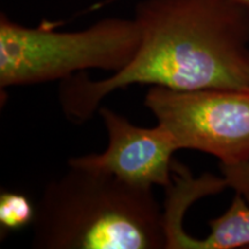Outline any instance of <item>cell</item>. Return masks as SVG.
Listing matches in <instances>:
<instances>
[{
    "label": "cell",
    "mask_w": 249,
    "mask_h": 249,
    "mask_svg": "<svg viewBox=\"0 0 249 249\" xmlns=\"http://www.w3.org/2000/svg\"><path fill=\"white\" fill-rule=\"evenodd\" d=\"M134 18L141 42L132 61L107 79L62 80L59 102L83 123L118 89L149 85L178 91L249 88V14L234 0H142Z\"/></svg>",
    "instance_id": "obj_1"
},
{
    "label": "cell",
    "mask_w": 249,
    "mask_h": 249,
    "mask_svg": "<svg viewBox=\"0 0 249 249\" xmlns=\"http://www.w3.org/2000/svg\"><path fill=\"white\" fill-rule=\"evenodd\" d=\"M68 167L45 186L37 202L34 248H167L166 217L152 189L111 174Z\"/></svg>",
    "instance_id": "obj_2"
},
{
    "label": "cell",
    "mask_w": 249,
    "mask_h": 249,
    "mask_svg": "<svg viewBox=\"0 0 249 249\" xmlns=\"http://www.w3.org/2000/svg\"><path fill=\"white\" fill-rule=\"evenodd\" d=\"M141 42L135 18H107L83 30L55 31L52 24L21 26L0 15V87L65 80L89 70L117 73Z\"/></svg>",
    "instance_id": "obj_3"
},
{
    "label": "cell",
    "mask_w": 249,
    "mask_h": 249,
    "mask_svg": "<svg viewBox=\"0 0 249 249\" xmlns=\"http://www.w3.org/2000/svg\"><path fill=\"white\" fill-rule=\"evenodd\" d=\"M144 105L179 150L213 155L225 165L249 161V88L178 91L152 87Z\"/></svg>",
    "instance_id": "obj_4"
},
{
    "label": "cell",
    "mask_w": 249,
    "mask_h": 249,
    "mask_svg": "<svg viewBox=\"0 0 249 249\" xmlns=\"http://www.w3.org/2000/svg\"><path fill=\"white\" fill-rule=\"evenodd\" d=\"M107 147L101 154L71 158L68 166L111 174L128 185L152 189L172 186L173 155L179 150L169 130L161 124L136 126L107 107H99Z\"/></svg>",
    "instance_id": "obj_5"
},
{
    "label": "cell",
    "mask_w": 249,
    "mask_h": 249,
    "mask_svg": "<svg viewBox=\"0 0 249 249\" xmlns=\"http://www.w3.org/2000/svg\"><path fill=\"white\" fill-rule=\"evenodd\" d=\"M207 238L196 239L180 232L173 248L187 249H234L249 247V204L235 193L231 205L222 216L209 222Z\"/></svg>",
    "instance_id": "obj_6"
},
{
    "label": "cell",
    "mask_w": 249,
    "mask_h": 249,
    "mask_svg": "<svg viewBox=\"0 0 249 249\" xmlns=\"http://www.w3.org/2000/svg\"><path fill=\"white\" fill-rule=\"evenodd\" d=\"M36 205L28 196L17 192H4L0 195V226L1 233L18 231L31 226L35 219Z\"/></svg>",
    "instance_id": "obj_7"
},
{
    "label": "cell",
    "mask_w": 249,
    "mask_h": 249,
    "mask_svg": "<svg viewBox=\"0 0 249 249\" xmlns=\"http://www.w3.org/2000/svg\"><path fill=\"white\" fill-rule=\"evenodd\" d=\"M220 171L227 187L234 189L249 204V161L232 165L220 164Z\"/></svg>",
    "instance_id": "obj_8"
},
{
    "label": "cell",
    "mask_w": 249,
    "mask_h": 249,
    "mask_svg": "<svg viewBox=\"0 0 249 249\" xmlns=\"http://www.w3.org/2000/svg\"><path fill=\"white\" fill-rule=\"evenodd\" d=\"M238 5H240L242 8L249 14V0H234Z\"/></svg>",
    "instance_id": "obj_9"
}]
</instances>
